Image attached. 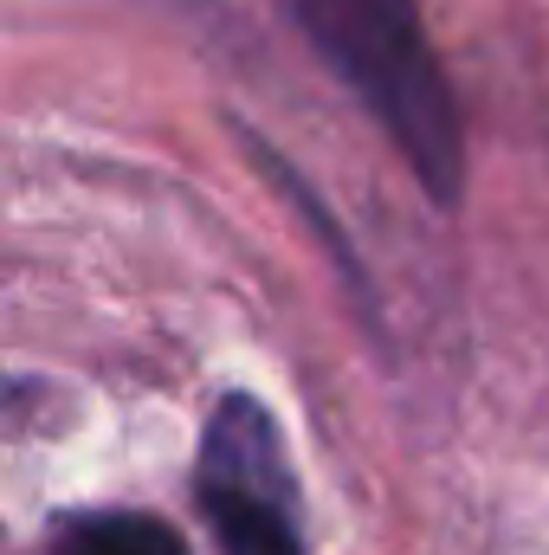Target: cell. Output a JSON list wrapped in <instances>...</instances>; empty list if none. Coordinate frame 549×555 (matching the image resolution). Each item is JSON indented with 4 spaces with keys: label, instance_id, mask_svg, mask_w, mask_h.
Wrapping results in <instances>:
<instances>
[{
    "label": "cell",
    "instance_id": "6da1fadb",
    "mask_svg": "<svg viewBox=\"0 0 549 555\" xmlns=\"http://www.w3.org/2000/svg\"><path fill=\"white\" fill-rule=\"evenodd\" d=\"M291 26L323 52V65L369 104V117L395 137L408 168L433 201L459 194V111L446 72L426 46L413 0H284Z\"/></svg>",
    "mask_w": 549,
    "mask_h": 555
},
{
    "label": "cell",
    "instance_id": "7a4b0ae2",
    "mask_svg": "<svg viewBox=\"0 0 549 555\" xmlns=\"http://www.w3.org/2000/svg\"><path fill=\"white\" fill-rule=\"evenodd\" d=\"M201 511L227 555H304L297 491L259 401H227L201 452Z\"/></svg>",
    "mask_w": 549,
    "mask_h": 555
},
{
    "label": "cell",
    "instance_id": "3957f363",
    "mask_svg": "<svg viewBox=\"0 0 549 555\" xmlns=\"http://www.w3.org/2000/svg\"><path fill=\"white\" fill-rule=\"evenodd\" d=\"M59 555H188V550H181V537L168 524L137 517V511H111V517L72 524Z\"/></svg>",
    "mask_w": 549,
    "mask_h": 555
}]
</instances>
